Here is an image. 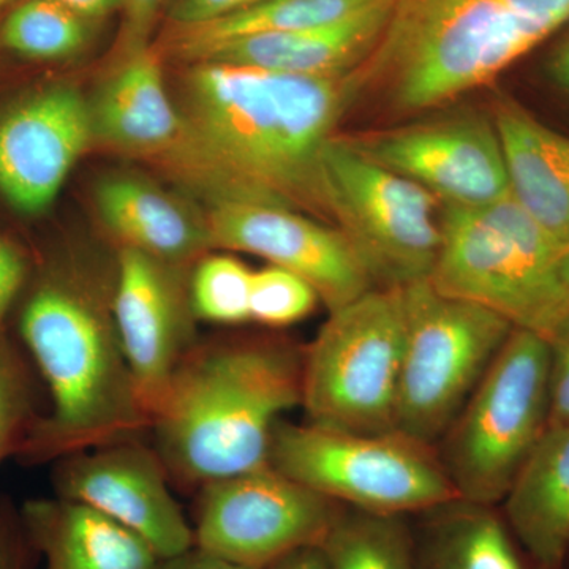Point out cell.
Returning <instances> with one entry per match:
<instances>
[{
    "instance_id": "obj_1",
    "label": "cell",
    "mask_w": 569,
    "mask_h": 569,
    "mask_svg": "<svg viewBox=\"0 0 569 569\" xmlns=\"http://www.w3.org/2000/svg\"><path fill=\"white\" fill-rule=\"evenodd\" d=\"M182 132L163 153L217 201L274 206L332 224L326 144L359 99L358 73L302 77L219 62L187 73Z\"/></svg>"
},
{
    "instance_id": "obj_2",
    "label": "cell",
    "mask_w": 569,
    "mask_h": 569,
    "mask_svg": "<svg viewBox=\"0 0 569 569\" xmlns=\"http://www.w3.org/2000/svg\"><path fill=\"white\" fill-rule=\"evenodd\" d=\"M305 351L277 339L194 346L153 411L156 451L186 489L269 466L272 436L301 406Z\"/></svg>"
},
{
    "instance_id": "obj_3",
    "label": "cell",
    "mask_w": 569,
    "mask_h": 569,
    "mask_svg": "<svg viewBox=\"0 0 569 569\" xmlns=\"http://www.w3.org/2000/svg\"><path fill=\"white\" fill-rule=\"evenodd\" d=\"M112 293L104 298L77 277L56 272L26 299L20 336L50 389L51 407L14 456L22 466L56 462L151 429L116 328Z\"/></svg>"
},
{
    "instance_id": "obj_4",
    "label": "cell",
    "mask_w": 569,
    "mask_h": 569,
    "mask_svg": "<svg viewBox=\"0 0 569 569\" xmlns=\"http://www.w3.org/2000/svg\"><path fill=\"white\" fill-rule=\"evenodd\" d=\"M569 22V0H395L359 96L389 110L445 107L496 80Z\"/></svg>"
},
{
    "instance_id": "obj_5",
    "label": "cell",
    "mask_w": 569,
    "mask_h": 569,
    "mask_svg": "<svg viewBox=\"0 0 569 569\" xmlns=\"http://www.w3.org/2000/svg\"><path fill=\"white\" fill-rule=\"evenodd\" d=\"M441 247L429 282L473 302L516 329L552 343L569 329L563 250L509 193L482 208L445 206Z\"/></svg>"
},
{
    "instance_id": "obj_6",
    "label": "cell",
    "mask_w": 569,
    "mask_h": 569,
    "mask_svg": "<svg viewBox=\"0 0 569 569\" xmlns=\"http://www.w3.org/2000/svg\"><path fill=\"white\" fill-rule=\"evenodd\" d=\"M548 340L515 329L466 407L437 445L462 500L500 507L548 429Z\"/></svg>"
},
{
    "instance_id": "obj_7",
    "label": "cell",
    "mask_w": 569,
    "mask_h": 569,
    "mask_svg": "<svg viewBox=\"0 0 569 569\" xmlns=\"http://www.w3.org/2000/svg\"><path fill=\"white\" fill-rule=\"evenodd\" d=\"M399 291L406 343L396 430L437 448L516 328L429 280Z\"/></svg>"
},
{
    "instance_id": "obj_8",
    "label": "cell",
    "mask_w": 569,
    "mask_h": 569,
    "mask_svg": "<svg viewBox=\"0 0 569 569\" xmlns=\"http://www.w3.org/2000/svg\"><path fill=\"white\" fill-rule=\"evenodd\" d=\"M269 466L337 503L411 516L459 498L437 448L406 433H359L282 421Z\"/></svg>"
},
{
    "instance_id": "obj_9",
    "label": "cell",
    "mask_w": 569,
    "mask_h": 569,
    "mask_svg": "<svg viewBox=\"0 0 569 569\" xmlns=\"http://www.w3.org/2000/svg\"><path fill=\"white\" fill-rule=\"evenodd\" d=\"M403 343L399 288H372L329 313L305 351L307 422L346 432L396 430Z\"/></svg>"
},
{
    "instance_id": "obj_10",
    "label": "cell",
    "mask_w": 569,
    "mask_h": 569,
    "mask_svg": "<svg viewBox=\"0 0 569 569\" xmlns=\"http://www.w3.org/2000/svg\"><path fill=\"white\" fill-rule=\"evenodd\" d=\"M335 227L377 288L429 280L441 247L443 204L403 176L332 137L323 152Z\"/></svg>"
},
{
    "instance_id": "obj_11",
    "label": "cell",
    "mask_w": 569,
    "mask_h": 569,
    "mask_svg": "<svg viewBox=\"0 0 569 569\" xmlns=\"http://www.w3.org/2000/svg\"><path fill=\"white\" fill-rule=\"evenodd\" d=\"M340 503L271 466L209 482L194 511V546L264 569L288 553L320 546Z\"/></svg>"
},
{
    "instance_id": "obj_12",
    "label": "cell",
    "mask_w": 569,
    "mask_h": 569,
    "mask_svg": "<svg viewBox=\"0 0 569 569\" xmlns=\"http://www.w3.org/2000/svg\"><path fill=\"white\" fill-rule=\"evenodd\" d=\"M346 140L441 204L482 208L509 194L503 148L490 116L460 112Z\"/></svg>"
},
{
    "instance_id": "obj_13",
    "label": "cell",
    "mask_w": 569,
    "mask_h": 569,
    "mask_svg": "<svg viewBox=\"0 0 569 569\" xmlns=\"http://www.w3.org/2000/svg\"><path fill=\"white\" fill-rule=\"evenodd\" d=\"M58 497L102 512L144 539L160 559L193 548L187 522L156 449L140 438L56 460Z\"/></svg>"
},
{
    "instance_id": "obj_14",
    "label": "cell",
    "mask_w": 569,
    "mask_h": 569,
    "mask_svg": "<svg viewBox=\"0 0 569 569\" xmlns=\"http://www.w3.org/2000/svg\"><path fill=\"white\" fill-rule=\"evenodd\" d=\"M206 227L211 247L257 254L305 279L329 313L377 288L346 236L306 213L217 201Z\"/></svg>"
},
{
    "instance_id": "obj_15",
    "label": "cell",
    "mask_w": 569,
    "mask_h": 569,
    "mask_svg": "<svg viewBox=\"0 0 569 569\" xmlns=\"http://www.w3.org/2000/svg\"><path fill=\"white\" fill-rule=\"evenodd\" d=\"M132 247H121L116 260L112 313L134 388L149 419L162 402L171 378L197 346L178 271Z\"/></svg>"
},
{
    "instance_id": "obj_16",
    "label": "cell",
    "mask_w": 569,
    "mask_h": 569,
    "mask_svg": "<svg viewBox=\"0 0 569 569\" xmlns=\"http://www.w3.org/2000/svg\"><path fill=\"white\" fill-rule=\"evenodd\" d=\"M93 138L91 104L67 86L44 89L0 118V193L18 211L50 208Z\"/></svg>"
},
{
    "instance_id": "obj_17",
    "label": "cell",
    "mask_w": 569,
    "mask_h": 569,
    "mask_svg": "<svg viewBox=\"0 0 569 569\" xmlns=\"http://www.w3.org/2000/svg\"><path fill=\"white\" fill-rule=\"evenodd\" d=\"M392 3L395 0L321 28L250 33L217 41L194 52L189 61L231 63L302 77H346L361 69L376 51Z\"/></svg>"
},
{
    "instance_id": "obj_18",
    "label": "cell",
    "mask_w": 569,
    "mask_h": 569,
    "mask_svg": "<svg viewBox=\"0 0 569 569\" xmlns=\"http://www.w3.org/2000/svg\"><path fill=\"white\" fill-rule=\"evenodd\" d=\"M490 118L503 148L509 193L567 252L569 137L550 129L511 97H498Z\"/></svg>"
},
{
    "instance_id": "obj_19",
    "label": "cell",
    "mask_w": 569,
    "mask_h": 569,
    "mask_svg": "<svg viewBox=\"0 0 569 569\" xmlns=\"http://www.w3.org/2000/svg\"><path fill=\"white\" fill-rule=\"evenodd\" d=\"M22 519L43 569H159L156 550L96 509L67 498H37Z\"/></svg>"
},
{
    "instance_id": "obj_20",
    "label": "cell",
    "mask_w": 569,
    "mask_h": 569,
    "mask_svg": "<svg viewBox=\"0 0 569 569\" xmlns=\"http://www.w3.org/2000/svg\"><path fill=\"white\" fill-rule=\"evenodd\" d=\"M500 511L539 569H563L569 556V422L546 429Z\"/></svg>"
},
{
    "instance_id": "obj_21",
    "label": "cell",
    "mask_w": 569,
    "mask_h": 569,
    "mask_svg": "<svg viewBox=\"0 0 569 569\" xmlns=\"http://www.w3.org/2000/svg\"><path fill=\"white\" fill-rule=\"evenodd\" d=\"M93 138L121 151L162 157L182 132V114L164 88L162 67L148 47L127 54L91 104Z\"/></svg>"
},
{
    "instance_id": "obj_22",
    "label": "cell",
    "mask_w": 569,
    "mask_h": 569,
    "mask_svg": "<svg viewBox=\"0 0 569 569\" xmlns=\"http://www.w3.org/2000/svg\"><path fill=\"white\" fill-rule=\"evenodd\" d=\"M415 569H539L500 507L455 498L411 515Z\"/></svg>"
},
{
    "instance_id": "obj_23",
    "label": "cell",
    "mask_w": 569,
    "mask_h": 569,
    "mask_svg": "<svg viewBox=\"0 0 569 569\" xmlns=\"http://www.w3.org/2000/svg\"><path fill=\"white\" fill-rule=\"evenodd\" d=\"M103 223L122 247H132L174 266H183L211 247L208 227L163 190L141 179H107L97 189Z\"/></svg>"
},
{
    "instance_id": "obj_24",
    "label": "cell",
    "mask_w": 569,
    "mask_h": 569,
    "mask_svg": "<svg viewBox=\"0 0 569 569\" xmlns=\"http://www.w3.org/2000/svg\"><path fill=\"white\" fill-rule=\"evenodd\" d=\"M392 0H263L203 24L176 28L173 47L182 59L209 44L250 33L290 32L350 20Z\"/></svg>"
},
{
    "instance_id": "obj_25",
    "label": "cell",
    "mask_w": 569,
    "mask_h": 569,
    "mask_svg": "<svg viewBox=\"0 0 569 569\" xmlns=\"http://www.w3.org/2000/svg\"><path fill=\"white\" fill-rule=\"evenodd\" d=\"M318 548L328 569H415L410 516L340 505Z\"/></svg>"
},
{
    "instance_id": "obj_26",
    "label": "cell",
    "mask_w": 569,
    "mask_h": 569,
    "mask_svg": "<svg viewBox=\"0 0 569 569\" xmlns=\"http://www.w3.org/2000/svg\"><path fill=\"white\" fill-rule=\"evenodd\" d=\"M88 36L86 20L58 0H22L0 22V44L33 61L69 58Z\"/></svg>"
},
{
    "instance_id": "obj_27",
    "label": "cell",
    "mask_w": 569,
    "mask_h": 569,
    "mask_svg": "<svg viewBox=\"0 0 569 569\" xmlns=\"http://www.w3.org/2000/svg\"><path fill=\"white\" fill-rule=\"evenodd\" d=\"M253 271L227 254L198 263L190 283L194 317L219 325L250 321Z\"/></svg>"
},
{
    "instance_id": "obj_28",
    "label": "cell",
    "mask_w": 569,
    "mask_h": 569,
    "mask_svg": "<svg viewBox=\"0 0 569 569\" xmlns=\"http://www.w3.org/2000/svg\"><path fill=\"white\" fill-rule=\"evenodd\" d=\"M39 418L31 369L0 329V463L17 456Z\"/></svg>"
},
{
    "instance_id": "obj_29",
    "label": "cell",
    "mask_w": 569,
    "mask_h": 569,
    "mask_svg": "<svg viewBox=\"0 0 569 569\" xmlns=\"http://www.w3.org/2000/svg\"><path fill=\"white\" fill-rule=\"evenodd\" d=\"M318 302L312 284L287 269L268 266L253 271L250 321L284 328L309 317Z\"/></svg>"
},
{
    "instance_id": "obj_30",
    "label": "cell",
    "mask_w": 569,
    "mask_h": 569,
    "mask_svg": "<svg viewBox=\"0 0 569 569\" xmlns=\"http://www.w3.org/2000/svg\"><path fill=\"white\" fill-rule=\"evenodd\" d=\"M37 557L21 507L9 496L0 497V569H33Z\"/></svg>"
},
{
    "instance_id": "obj_31",
    "label": "cell",
    "mask_w": 569,
    "mask_h": 569,
    "mask_svg": "<svg viewBox=\"0 0 569 569\" xmlns=\"http://www.w3.org/2000/svg\"><path fill=\"white\" fill-rule=\"evenodd\" d=\"M548 427L569 422V329L550 343Z\"/></svg>"
},
{
    "instance_id": "obj_32",
    "label": "cell",
    "mask_w": 569,
    "mask_h": 569,
    "mask_svg": "<svg viewBox=\"0 0 569 569\" xmlns=\"http://www.w3.org/2000/svg\"><path fill=\"white\" fill-rule=\"evenodd\" d=\"M28 274L29 264L24 253L0 236V329L24 288Z\"/></svg>"
},
{
    "instance_id": "obj_33",
    "label": "cell",
    "mask_w": 569,
    "mask_h": 569,
    "mask_svg": "<svg viewBox=\"0 0 569 569\" xmlns=\"http://www.w3.org/2000/svg\"><path fill=\"white\" fill-rule=\"evenodd\" d=\"M263 0H173L170 18L176 28L203 24L257 6Z\"/></svg>"
},
{
    "instance_id": "obj_34",
    "label": "cell",
    "mask_w": 569,
    "mask_h": 569,
    "mask_svg": "<svg viewBox=\"0 0 569 569\" xmlns=\"http://www.w3.org/2000/svg\"><path fill=\"white\" fill-rule=\"evenodd\" d=\"M160 0H123L126 10V29H123V43L127 54L146 48V39L156 20Z\"/></svg>"
},
{
    "instance_id": "obj_35",
    "label": "cell",
    "mask_w": 569,
    "mask_h": 569,
    "mask_svg": "<svg viewBox=\"0 0 569 569\" xmlns=\"http://www.w3.org/2000/svg\"><path fill=\"white\" fill-rule=\"evenodd\" d=\"M159 569H258L234 563L208 550L193 548L183 550L178 556L168 557L160 561Z\"/></svg>"
},
{
    "instance_id": "obj_36",
    "label": "cell",
    "mask_w": 569,
    "mask_h": 569,
    "mask_svg": "<svg viewBox=\"0 0 569 569\" xmlns=\"http://www.w3.org/2000/svg\"><path fill=\"white\" fill-rule=\"evenodd\" d=\"M264 569H328L323 552L318 546L288 553Z\"/></svg>"
},
{
    "instance_id": "obj_37",
    "label": "cell",
    "mask_w": 569,
    "mask_h": 569,
    "mask_svg": "<svg viewBox=\"0 0 569 569\" xmlns=\"http://www.w3.org/2000/svg\"><path fill=\"white\" fill-rule=\"evenodd\" d=\"M58 2L82 20L89 21L102 18L118 7H122L123 0H58Z\"/></svg>"
},
{
    "instance_id": "obj_38",
    "label": "cell",
    "mask_w": 569,
    "mask_h": 569,
    "mask_svg": "<svg viewBox=\"0 0 569 569\" xmlns=\"http://www.w3.org/2000/svg\"><path fill=\"white\" fill-rule=\"evenodd\" d=\"M550 77L569 92V36L561 41L549 61Z\"/></svg>"
},
{
    "instance_id": "obj_39",
    "label": "cell",
    "mask_w": 569,
    "mask_h": 569,
    "mask_svg": "<svg viewBox=\"0 0 569 569\" xmlns=\"http://www.w3.org/2000/svg\"><path fill=\"white\" fill-rule=\"evenodd\" d=\"M559 272L561 280H563L565 287L568 288L569 291V250L561 254L560 263H559Z\"/></svg>"
},
{
    "instance_id": "obj_40",
    "label": "cell",
    "mask_w": 569,
    "mask_h": 569,
    "mask_svg": "<svg viewBox=\"0 0 569 569\" xmlns=\"http://www.w3.org/2000/svg\"><path fill=\"white\" fill-rule=\"evenodd\" d=\"M11 2H13V0H0V20H2L3 11L7 10V7H9Z\"/></svg>"
}]
</instances>
